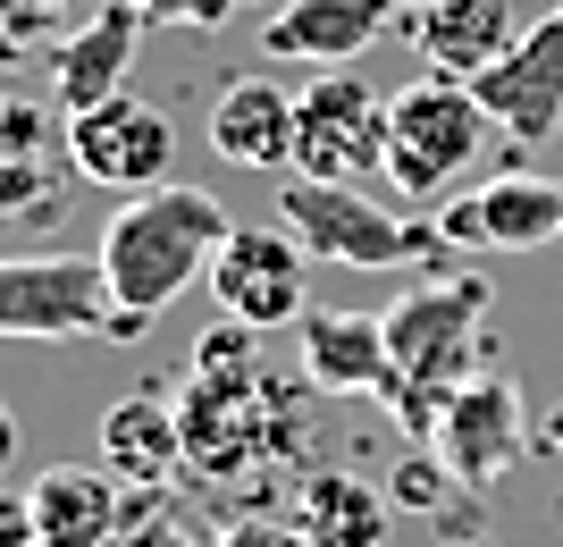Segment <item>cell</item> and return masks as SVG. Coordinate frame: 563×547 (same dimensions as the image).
I'll use <instances>...</instances> for the list:
<instances>
[{"instance_id":"cell-1","label":"cell","mask_w":563,"mask_h":547,"mask_svg":"<svg viewBox=\"0 0 563 547\" xmlns=\"http://www.w3.org/2000/svg\"><path fill=\"white\" fill-rule=\"evenodd\" d=\"M177 413H186V480L202 489H244L286 463L278 447H303V405L286 396V380L261 371V329L244 320L202 329Z\"/></svg>"},{"instance_id":"cell-2","label":"cell","mask_w":563,"mask_h":547,"mask_svg":"<svg viewBox=\"0 0 563 547\" xmlns=\"http://www.w3.org/2000/svg\"><path fill=\"white\" fill-rule=\"evenodd\" d=\"M235 237V219L219 211V194L202 186H152V194H126L101 228L93 262L110 278V304H118V329L143 337L194 278H211L219 244Z\"/></svg>"},{"instance_id":"cell-3","label":"cell","mask_w":563,"mask_h":547,"mask_svg":"<svg viewBox=\"0 0 563 547\" xmlns=\"http://www.w3.org/2000/svg\"><path fill=\"white\" fill-rule=\"evenodd\" d=\"M479 311H488V286H479V278L412 286V295L387 311V354H396L387 405H396L404 438H421V447H429L446 396L479 371Z\"/></svg>"},{"instance_id":"cell-4","label":"cell","mask_w":563,"mask_h":547,"mask_svg":"<svg viewBox=\"0 0 563 547\" xmlns=\"http://www.w3.org/2000/svg\"><path fill=\"white\" fill-rule=\"evenodd\" d=\"M488 135H496V119H488V101H479V85H463V76L429 68L421 85L387 94V177H396L412 203L446 194L454 177L488 152Z\"/></svg>"},{"instance_id":"cell-5","label":"cell","mask_w":563,"mask_h":547,"mask_svg":"<svg viewBox=\"0 0 563 547\" xmlns=\"http://www.w3.org/2000/svg\"><path fill=\"white\" fill-rule=\"evenodd\" d=\"M0 337L59 346V337H126L101 262L76 253H0Z\"/></svg>"},{"instance_id":"cell-6","label":"cell","mask_w":563,"mask_h":547,"mask_svg":"<svg viewBox=\"0 0 563 547\" xmlns=\"http://www.w3.org/2000/svg\"><path fill=\"white\" fill-rule=\"evenodd\" d=\"M387 168V94H371L353 68H320L295 94V177L362 186Z\"/></svg>"},{"instance_id":"cell-7","label":"cell","mask_w":563,"mask_h":547,"mask_svg":"<svg viewBox=\"0 0 563 547\" xmlns=\"http://www.w3.org/2000/svg\"><path fill=\"white\" fill-rule=\"evenodd\" d=\"M278 228L303 244L311 262H345V270H396V262H412V228H404L396 211H378L362 186L295 177V186H278Z\"/></svg>"},{"instance_id":"cell-8","label":"cell","mask_w":563,"mask_h":547,"mask_svg":"<svg viewBox=\"0 0 563 547\" xmlns=\"http://www.w3.org/2000/svg\"><path fill=\"white\" fill-rule=\"evenodd\" d=\"M68 152H76V177H85V186L152 194V186H168V168H177V127H168L161 101L110 94V101H93V110L68 119Z\"/></svg>"},{"instance_id":"cell-9","label":"cell","mask_w":563,"mask_h":547,"mask_svg":"<svg viewBox=\"0 0 563 547\" xmlns=\"http://www.w3.org/2000/svg\"><path fill=\"white\" fill-rule=\"evenodd\" d=\"M211 304L244 329H295L311 311V253L286 228H235L211 262Z\"/></svg>"},{"instance_id":"cell-10","label":"cell","mask_w":563,"mask_h":547,"mask_svg":"<svg viewBox=\"0 0 563 547\" xmlns=\"http://www.w3.org/2000/svg\"><path fill=\"white\" fill-rule=\"evenodd\" d=\"M438 463H446L454 489H496V480L514 472L521 455H530V413H521V387L505 371H471L463 387L446 396L438 413Z\"/></svg>"},{"instance_id":"cell-11","label":"cell","mask_w":563,"mask_h":547,"mask_svg":"<svg viewBox=\"0 0 563 547\" xmlns=\"http://www.w3.org/2000/svg\"><path fill=\"white\" fill-rule=\"evenodd\" d=\"M68 177H76L68 110H59V101L0 94V228H43V219H59Z\"/></svg>"},{"instance_id":"cell-12","label":"cell","mask_w":563,"mask_h":547,"mask_svg":"<svg viewBox=\"0 0 563 547\" xmlns=\"http://www.w3.org/2000/svg\"><path fill=\"white\" fill-rule=\"evenodd\" d=\"M471 85L488 101L496 135L555 143V127H563V0H547L539 18L521 25V43L505 51L488 76H471Z\"/></svg>"},{"instance_id":"cell-13","label":"cell","mask_w":563,"mask_h":547,"mask_svg":"<svg viewBox=\"0 0 563 547\" xmlns=\"http://www.w3.org/2000/svg\"><path fill=\"white\" fill-rule=\"evenodd\" d=\"M438 228H446V244H471V253H547L563 237V186L514 168V177L454 194Z\"/></svg>"},{"instance_id":"cell-14","label":"cell","mask_w":563,"mask_h":547,"mask_svg":"<svg viewBox=\"0 0 563 547\" xmlns=\"http://www.w3.org/2000/svg\"><path fill=\"white\" fill-rule=\"evenodd\" d=\"M295 354L303 380L320 396H387L396 354H387V311H345V304H311L295 320Z\"/></svg>"},{"instance_id":"cell-15","label":"cell","mask_w":563,"mask_h":547,"mask_svg":"<svg viewBox=\"0 0 563 547\" xmlns=\"http://www.w3.org/2000/svg\"><path fill=\"white\" fill-rule=\"evenodd\" d=\"M143 9L135 0H101L93 18L76 25L68 43L51 51V101L59 110H93V101H110V94H126V68H135V51H143Z\"/></svg>"},{"instance_id":"cell-16","label":"cell","mask_w":563,"mask_h":547,"mask_svg":"<svg viewBox=\"0 0 563 547\" xmlns=\"http://www.w3.org/2000/svg\"><path fill=\"white\" fill-rule=\"evenodd\" d=\"M34 505V547H110L126 523V480L110 463H51L25 480Z\"/></svg>"},{"instance_id":"cell-17","label":"cell","mask_w":563,"mask_h":547,"mask_svg":"<svg viewBox=\"0 0 563 547\" xmlns=\"http://www.w3.org/2000/svg\"><path fill=\"white\" fill-rule=\"evenodd\" d=\"M101 463H110L126 489H168L186 480V413L161 387H135L101 413Z\"/></svg>"},{"instance_id":"cell-18","label":"cell","mask_w":563,"mask_h":547,"mask_svg":"<svg viewBox=\"0 0 563 547\" xmlns=\"http://www.w3.org/2000/svg\"><path fill=\"white\" fill-rule=\"evenodd\" d=\"M396 18V0H286L261 25L269 59H303V68H353V51H371Z\"/></svg>"},{"instance_id":"cell-19","label":"cell","mask_w":563,"mask_h":547,"mask_svg":"<svg viewBox=\"0 0 563 547\" xmlns=\"http://www.w3.org/2000/svg\"><path fill=\"white\" fill-rule=\"evenodd\" d=\"M530 9L521 0H421V51L438 76H488L505 51L521 43Z\"/></svg>"},{"instance_id":"cell-20","label":"cell","mask_w":563,"mask_h":547,"mask_svg":"<svg viewBox=\"0 0 563 547\" xmlns=\"http://www.w3.org/2000/svg\"><path fill=\"white\" fill-rule=\"evenodd\" d=\"M211 152L235 168H295V94L278 76H235L211 101Z\"/></svg>"},{"instance_id":"cell-21","label":"cell","mask_w":563,"mask_h":547,"mask_svg":"<svg viewBox=\"0 0 563 547\" xmlns=\"http://www.w3.org/2000/svg\"><path fill=\"white\" fill-rule=\"evenodd\" d=\"M295 530H303L311 547H387L396 514H387V497H378L362 472H303V489H295Z\"/></svg>"},{"instance_id":"cell-22","label":"cell","mask_w":563,"mask_h":547,"mask_svg":"<svg viewBox=\"0 0 563 547\" xmlns=\"http://www.w3.org/2000/svg\"><path fill=\"white\" fill-rule=\"evenodd\" d=\"M93 9L101 0H0V76L25 68V59H51Z\"/></svg>"},{"instance_id":"cell-23","label":"cell","mask_w":563,"mask_h":547,"mask_svg":"<svg viewBox=\"0 0 563 547\" xmlns=\"http://www.w3.org/2000/svg\"><path fill=\"white\" fill-rule=\"evenodd\" d=\"M110 547H194V530L161 505V489H135V497H126V523H118Z\"/></svg>"},{"instance_id":"cell-24","label":"cell","mask_w":563,"mask_h":547,"mask_svg":"<svg viewBox=\"0 0 563 547\" xmlns=\"http://www.w3.org/2000/svg\"><path fill=\"white\" fill-rule=\"evenodd\" d=\"M211 547H311V539L295 530V514H244V523H228Z\"/></svg>"},{"instance_id":"cell-25","label":"cell","mask_w":563,"mask_h":547,"mask_svg":"<svg viewBox=\"0 0 563 547\" xmlns=\"http://www.w3.org/2000/svg\"><path fill=\"white\" fill-rule=\"evenodd\" d=\"M152 25H228L235 0H135Z\"/></svg>"},{"instance_id":"cell-26","label":"cell","mask_w":563,"mask_h":547,"mask_svg":"<svg viewBox=\"0 0 563 547\" xmlns=\"http://www.w3.org/2000/svg\"><path fill=\"white\" fill-rule=\"evenodd\" d=\"M0 547H34V505H25V489H0Z\"/></svg>"},{"instance_id":"cell-27","label":"cell","mask_w":563,"mask_h":547,"mask_svg":"<svg viewBox=\"0 0 563 547\" xmlns=\"http://www.w3.org/2000/svg\"><path fill=\"white\" fill-rule=\"evenodd\" d=\"M9 455H18V422H9V405H0V472H9Z\"/></svg>"},{"instance_id":"cell-28","label":"cell","mask_w":563,"mask_h":547,"mask_svg":"<svg viewBox=\"0 0 563 547\" xmlns=\"http://www.w3.org/2000/svg\"><path fill=\"white\" fill-rule=\"evenodd\" d=\"M547 455H563V405L547 413Z\"/></svg>"}]
</instances>
